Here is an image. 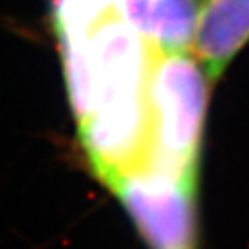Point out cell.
<instances>
[{
  "instance_id": "1",
  "label": "cell",
  "mask_w": 249,
  "mask_h": 249,
  "mask_svg": "<svg viewBox=\"0 0 249 249\" xmlns=\"http://www.w3.org/2000/svg\"><path fill=\"white\" fill-rule=\"evenodd\" d=\"M55 36L78 135L95 177L107 185L123 173L142 170L152 45L118 11L89 30Z\"/></svg>"
},
{
  "instance_id": "2",
  "label": "cell",
  "mask_w": 249,
  "mask_h": 249,
  "mask_svg": "<svg viewBox=\"0 0 249 249\" xmlns=\"http://www.w3.org/2000/svg\"><path fill=\"white\" fill-rule=\"evenodd\" d=\"M211 85L191 51L152 47L147 74L145 170L199 183Z\"/></svg>"
},
{
  "instance_id": "3",
  "label": "cell",
  "mask_w": 249,
  "mask_h": 249,
  "mask_svg": "<svg viewBox=\"0 0 249 249\" xmlns=\"http://www.w3.org/2000/svg\"><path fill=\"white\" fill-rule=\"evenodd\" d=\"M107 187L149 249H199L197 183L152 170H133Z\"/></svg>"
},
{
  "instance_id": "4",
  "label": "cell",
  "mask_w": 249,
  "mask_h": 249,
  "mask_svg": "<svg viewBox=\"0 0 249 249\" xmlns=\"http://www.w3.org/2000/svg\"><path fill=\"white\" fill-rule=\"evenodd\" d=\"M249 43V0H201L192 49L211 83Z\"/></svg>"
},
{
  "instance_id": "5",
  "label": "cell",
  "mask_w": 249,
  "mask_h": 249,
  "mask_svg": "<svg viewBox=\"0 0 249 249\" xmlns=\"http://www.w3.org/2000/svg\"><path fill=\"white\" fill-rule=\"evenodd\" d=\"M201 0H120L118 12L149 45L191 51Z\"/></svg>"
},
{
  "instance_id": "6",
  "label": "cell",
  "mask_w": 249,
  "mask_h": 249,
  "mask_svg": "<svg viewBox=\"0 0 249 249\" xmlns=\"http://www.w3.org/2000/svg\"><path fill=\"white\" fill-rule=\"evenodd\" d=\"M120 0H52L55 35L89 30L101 18L118 11Z\"/></svg>"
}]
</instances>
